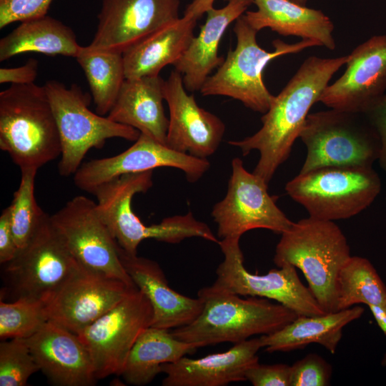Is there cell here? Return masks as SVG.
Masks as SVG:
<instances>
[{
    "mask_svg": "<svg viewBox=\"0 0 386 386\" xmlns=\"http://www.w3.org/2000/svg\"><path fill=\"white\" fill-rule=\"evenodd\" d=\"M290 1L302 6H306L307 2L308 1V0H290Z\"/></svg>",
    "mask_w": 386,
    "mask_h": 386,
    "instance_id": "obj_43",
    "label": "cell"
},
{
    "mask_svg": "<svg viewBox=\"0 0 386 386\" xmlns=\"http://www.w3.org/2000/svg\"><path fill=\"white\" fill-rule=\"evenodd\" d=\"M182 75L172 70L164 83L169 110L166 145L181 153L207 159L218 149L225 131L223 122L200 107L187 93Z\"/></svg>",
    "mask_w": 386,
    "mask_h": 386,
    "instance_id": "obj_19",
    "label": "cell"
},
{
    "mask_svg": "<svg viewBox=\"0 0 386 386\" xmlns=\"http://www.w3.org/2000/svg\"><path fill=\"white\" fill-rule=\"evenodd\" d=\"M165 167L183 171L188 182H195L208 171L210 163L207 159L177 152L140 133L134 144L123 152L81 164L74 174V182L77 188L94 194L102 184L122 175Z\"/></svg>",
    "mask_w": 386,
    "mask_h": 386,
    "instance_id": "obj_16",
    "label": "cell"
},
{
    "mask_svg": "<svg viewBox=\"0 0 386 386\" xmlns=\"http://www.w3.org/2000/svg\"><path fill=\"white\" fill-rule=\"evenodd\" d=\"M267 185L262 178L249 172L239 158L232 159L227 194L212 211L219 238L240 239L254 229L281 234L292 226L294 222L269 194Z\"/></svg>",
    "mask_w": 386,
    "mask_h": 386,
    "instance_id": "obj_14",
    "label": "cell"
},
{
    "mask_svg": "<svg viewBox=\"0 0 386 386\" xmlns=\"http://www.w3.org/2000/svg\"><path fill=\"white\" fill-rule=\"evenodd\" d=\"M198 348L176 338L168 329L149 326L134 342L120 375L129 385H147L162 372L164 364L176 362Z\"/></svg>",
    "mask_w": 386,
    "mask_h": 386,
    "instance_id": "obj_28",
    "label": "cell"
},
{
    "mask_svg": "<svg viewBox=\"0 0 386 386\" xmlns=\"http://www.w3.org/2000/svg\"><path fill=\"white\" fill-rule=\"evenodd\" d=\"M53 0H0V29L47 15Z\"/></svg>",
    "mask_w": 386,
    "mask_h": 386,
    "instance_id": "obj_36",
    "label": "cell"
},
{
    "mask_svg": "<svg viewBox=\"0 0 386 386\" xmlns=\"http://www.w3.org/2000/svg\"><path fill=\"white\" fill-rule=\"evenodd\" d=\"M45 214L36 232L5 264L6 277L14 298L45 300L73 272L78 264Z\"/></svg>",
    "mask_w": 386,
    "mask_h": 386,
    "instance_id": "obj_12",
    "label": "cell"
},
{
    "mask_svg": "<svg viewBox=\"0 0 386 386\" xmlns=\"http://www.w3.org/2000/svg\"><path fill=\"white\" fill-rule=\"evenodd\" d=\"M39 370L57 386L96 384L90 354L79 336L49 320L24 339Z\"/></svg>",
    "mask_w": 386,
    "mask_h": 386,
    "instance_id": "obj_20",
    "label": "cell"
},
{
    "mask_svg": "<svg viewBox=\"0 0 386 386\" xmlns=\"http://www.w3.org/2000/svg\"><path fill=\"white\" fill-rule=\"evenodd\" d=\"M135 288L78 263L44 300L49 320L78 335Z\"/></svg>",
    "mask_w": 386,
    "mask_h": 386,
    "instance_id": "obj_15",
    "label": "cell"
},
{
    "mask_svg": "<svg viewBox=\"0 0 386 386\" xmlns=\"http://www.w3.org/2000/svg\"><path fill=\"white\" fill-rule=\"evenodd\" d=\"M245 377L254 386H290V365L257 362L247 370Z\"/></svg>",
    "mask_w": 386,
    "mask_h": 386,
    "instance_id": "obj_37",
    "label": "cell"
},
{
    "mask_svg": "<svg viewBox=\"0 0 386 386\" xmlns=\"http://www.w3.org/2000/svg\"><path fill=\"white\" fill-rule=\"evenodd\" d=\"M350 257L347 238L333 221L309 217L281 234L273 260L277 267L300 269L318 303L331 313L336 312L339 272Z\"/></svg>",
    "mask_w": 386,
    "mask_h": 386,
    "instance_id": "obj_5",
    "label": "cell"
},
{
    "mask_svg": "<svg viewBox=\"0 0 386 386\" xmlns=\"http://www.w3.org/2000/svg\"><path fill=\"white\" fill-rule=\"evenodd\" d=\"M164 83L159 75L126 79L107 117L166 145L169 119L162 104Z\"/></svg>",
    "mask_w": 386,
    "mask_h": 386,
    "instance_id": "obj_24",
    "label": "cell"
},
{
    "mask_svg": "<svg viewBox=\"0 0 386 386\" xmlns=\"http://www.w3.org/2000/svg\"><path fill=\"white\" fill-rule=\"evenodd\" d=\"M119 254L135 286L149 300L153 310L151 326L175 329L190 324L202 312L204 303L174 290L159 264L150 259L127 253L119 245Z\"/></svg>",
    "mask_w": 386,
    "mask_h": 386,
    "instance_id": "obj_21",
    "label": "cell"
},
{
    "mask_svg": "<svg viewBox=\"0 0 386 386\" xmlns=\"http://www.w3.org/2000/svg\"><path fill=\"white\" fill-rule=\"evenodd\" d=\"M382 188L372 166L325 167L299 173L285 185L287 194L309 217L327 221L348 219L375 201Z\"/></svg>",
    "mask_w": 386,
    "mask_h": 386,
    "instance_id": "obj_7",
    "label": "cell"
},
{
    "mask_svg": "<svg viewBox=\"0 0 386 386\" xmlns=\"http://www.w3.org/2000/svg\"><path fill=\"white\" fill-rule=\"evenodd\" d=\"M180 0H103L89 46L123 53L127 49L179 18Z\"/></svg>",
    "mask_w": 386,
    "mask_h": 386,
    "instance_id": "obj_18",
    "label": "cell"
},
{
    "mask_svg": "<svg viewBox=\"0 0 386 386\" xmlns=\"http://www.w3.org/2000/svg\"><path fill=\"white\" fill-rule=\"evenodd\" d=\"M16 244L11 227L10 207L5 208L0 216V262L6 264L18 254Z\"/></svg>",
    "mask_w": 386,
    "mask_h": 386,
    "instance_id": "obj_39",
    "label": "cell"
},
{
    "mask_svg": "<svg viewBox=\"0 0 386 386\" xmlns=\"http://www.w3.org/2000/svg\"><path fill=\"white\" fill-rule=\"evenodd\" d=\"M215 0H192L184 13V16L198 20L204 14L214 7Z\"/></svg>",
    "mask_w": 386,
    "mask_h": 386,
    "instance_id": "obj_41",
    "label": "cell"
},
{
    "mask_svg": "<svg viewBox=\"0 0 386 386\" xmlns=\"http://www.w3.org/2000/svg\"><path fill=\"white\" fill-rule=\"evenodd\" d=\"M360 306L319 316H297L288 325L269 335H261L265 352H290L317 343L335 354L343 328L364 313Z\"/></svg>",
    "mask_w": 386,
    "mask_h": 386,
    "instance_id": "obj_27",
    "label": "cell"
},
{
    "mask_svg": "<svg viewBox=\"0 0 386 386\" xmlns=\"http://www.w3.org/2000/svg\"><path fill=\"white\" fill-rule=\"evenodd\" d=\"M357 304L386 306V286L367 259L351 256L337 277L336 312Z\"/></svg>",
    "mask_w": 386,
    "mask_h": 386,
    "instance_id": "obj_31",
    "label": "cell"
},
{
    "mask_svg": "<svg viewBox=\"0 0 386 386\" xmlns=\"http://www.w3.org/2000/svg\"><path fill=\"white\" fill-rule=\"evenodd\" d=\"M307 154L300 173L325 167L372 166L379 136L362 113L330 109L307 115L300 134Z\"/></svg>",
    "mask_w": 386,
    "mask_h": 386,
    "instance_id": "obj_8",
    "label": "cell"
},
{
    "mask_svg": "<svg viewBox=\"0 0 386 386\" xmlns=\"http://www.w3.org/2000/svg\"><path fill=\"white\" fill-rule=\"evenodd\" d=\"M332 366L320 355L310 353L290 365V386H327Z\"/></svg>",
    "mask_w": 386,
    "mask_h": 386,
    "instance_id": "obj_35",
    "label": "cell"
},
{
    "mask_svg": "<svg viewBox=\"0 0 386 386\" xmlns=\"http://www.w3.org/2000/svg\"><path fill=\"white\" fill-rule=\"evenodd\" d=\"M256 11H247L244 16L254 29L269 28L288 36L310 39L330 50L336 47L332 35L334 24L321 10L297 4L290 0H253Z\"/></svg>",
    "mask_w": 386,
    "mask_h": 386,
    "instance_id": "obj_25",
    "label": "cell"
},
{
    "mask_svg": "<svg viewBox=\"0 0 386 386\" xmlns=\"http://www.w3.org/2000/svg\"><path fill=\"white\" fill-rule=\"evenodd\" d=\"M347 59L348 55L307 58L282 90L274 96L261 118L262 127L244 139L228 142L239 147L243 156L252 150L259 152V159L253 173L266 183L290 157L310 108L318 102L332 76Z\"/></svg>",
    "mask_w": 386,
    "mask_h": 386,
    "instance_id": "obj_1",
    "label": "cell"
},
{
    "mask_svg": "<svg viewBox=\"0 0 386 386\" xmlns=\"http://www.w3.org/2000/svg\"><path fill=\"white\" fill-rule=\"evenodd\" d=\"M382 365L383 366H385V365H386V353H385L384 357H383L382 360Z\"/></svg>",
    "mask_w": 386,
    "mask_h": 386,
    "instance_id": "obj_44",
    "label": "cell"
},
{
    "mask_svg": "<svg viewBox=\"0 0 386 386\" xmlns=\"http://www.w3.org/2000/svg\"><path fill=\"white\" fill-rule=\"evenodd\" d=\"M204 303L200 315L190 324L174 329L177 339L199 347L223 342H241L254 335L282 329L297 315L269 299L214 292L203 287L197 293Z\"/></svg>",
    "mask_w": 386,
    "mask_h": 386,
    "instance_id": "obj_2",
    "label": "cell"
},
{
    "mask_svg": "<svg viewBox=\"0 0 386 386\" xmlns=\"http://www.w3.org/2000/svg\"><path fill=\"white\" fill-rule=\"evenodd\" d=\"M368 307L372 312L377 325L386 335V306L380 305H370Z\"/></svg>",
    "mask_w": 386,
    "mask_h": 386,
    "instance_id": "obj_42",
    "label": "cell"
},
{
    "mask_svg": "<svg viewBox=\"0 0 386 386\" xmlns=\"http://www.w3.org/2000/svg\"><path fill=\"white\" fill-rule=\"evenodd\" d=\"M49 320L43 300L21 297L0 302V337L27 338Z\"/></svg>",
    "mask_w": 386,
    "mask_h": 386,
    "instance_id": "obj_33",
    "label": "cell"
},
{
    "mask_svg": "<svg viewBox=\"0 0 386 386\" xmlns=\"http://www.w3.org/2000/svg\"><path fill=\"white\" fill-rule=\"evenodd\" d=\"M153 170L122 175L98 187L94 192L98 212L118 244L127 253L137 254L145 239L177 244L187 238L200 237L219 244L209 226L189 212L164 218L159 224L146 225L132 209L133 197L147 192L153 185Z\"/></svg>",
    "mask_w": 386,
    "mask_h": 386,
    "instance_id": "obj_4",
    "label": "cell"
},
{
    "mask_svg": "<svg viewBox=\"0 0 386 386\" xmlns=\"http://www.w3.org/2000/svg\"><path fill=\"white\" fill-rule=\"evenodd\" d=\"M81 46L74 31L48 15L21 21L0 40V61L25 52L76 57Z\"/></svg>",
    "mask_w": 386,
    "mask_h": 386,
    "instance_id": "obj_29",
    "label": "cell"
},
{
    "mask_svg": "<svg viewBox=\"0 0 386 386\" xmlns=\"http://www.w3.org/2000/svg\"><path fill=\"white\" fill-rule=\"evenodd\" d=\"M37 170H21V181L10 207L13 234L19 249L24 247L38 228L45 212L34 197V179Z\"/></svg>",
    "mask_w": 386,
    "mask_h": 386,
    "instance_id": "obj_32",
    "label": "cell"
},
{
    "mask_svg": "<svg viewBox=\"0 0 386 386\" xmlns=\"http://www.w3.org/2000/svg\"><path fill=\"white\" fill-rule=\"evenodd\" d=\"M38 74V61L29 59L21 66L0 69V83L27 84L34 83Z\"/></svg>",
    "mask_w": 386,
    "mask_h": 386,
    "instance_id": "obj_40",
    "label": "cell"
},
{
    "mask_svg": "<svg viewBox=\"0 0 386 386\" xmlns=\"http://www.w3.org/2000/svg\"><path fill=\"white\" fill-rule=\"evenodd\" d=\"M218 244L224 260L217 268V278L207 287L209 290L273 300L298 316L327 314L310 288L302 284L293 265L284 264L264 274H252L244 265L239 238L222 239Z\"/></svg>",
    "mask_w": 386,
    "mask_h": 386,
    "instance_id": "obj_10",
    "label": "cell"
},
{
    "mask_svg": "<svg viewBox=\"0 0 386 386\" xmlns=\"http://www.w3.org/2000/svg\"><path fill=\"white\" fill-rule=\"evenodd\" d=\"M152 305L137 287L77 335L88 350L96 378L120 375L139 335L151 326Z\"/></svg>",
    "mask_w": 386,
    "mask_h": 386,
    "instance_id": "obj_11",
    "label": "cell"
},
{
    "mask_svg": "<svg viewBox=\"0 0 386 386\" xmlns=\"http://www.w3.org/2000/svg\"><path fill=\"white\" fill-rule=\"evenodd\" d=\"M252 4L253 0H227L224 6L207 11V19L199 34L194 36L174 65L182 75L187 91H200L212 71L223 62L224 58L218 55L222 38L228 26L244 14Z\"/></svg>",
    "mask_w": 386,
    "mask_h": 386,
    "instance_id": "obj_23",
    "label": "cell"
},
{
    "mask_svg": "<svg viewBox=\"0 0 386 386\" xmlns=\"http://www.w3.org/2000/svg\"><path fill=\"white\" fill-rule=\"evenodd\" d=\"M260 337L234 344L227 351L192 359L182 357L164 364L163 386H225L246 380V372L259 362Z\"/></svg>",
    "mask_w": 386,
    "mask_h": 386,
    "instance_id": "obj_22",
    "label": "cell"
},
{
    "mask_svg": "<svg viewBox=\"0 0 386 386\" xmlns=\"http://www.w3.org/2000/svg\"><path fill=\"white\" fill-rule=\"evenodd\" d=\"M75 58L87 79L96 113L109 114L126 79L122 53L86 46Z\"/></svg>",
    "mask_w": 386,
    "mask_h": 386,
    "instance_id": "obj_30",
    "label": "cell"
},
{
    "mask_svg": "<svg viewBox=\"0 0 386 386\" xmlns=\"http://www.w3.org/2000/svg\"><path fill=\"white\" fill-rule=\"evenodd\" d=\"M344 74L322 92L330 109L365 113L386 91V35H376L348 54Z\"/></svg>",
    "mask_w": 386,
    "mask_h": 386,
    "instance_id": "obj_17",
    "label": "cell"
},
{
    "mask_svg": "<svg viewBox=\"0 0 386 386\" xmlns=\"http://www.w3.org/2000/svg\"><path fill=\"white\" fill-rule=\"evenodd\" d=\"M197 20L185 16L144 37L123 53L126 79L159 75L182 56L194 37Z\"/></svg>",
    "mask_w": 386,
    "mask_h": 386,
    "instance_id": "obj_26",
    "label": "cell"
},
{
    "mask_svg": "<svg viewBox=\"0 0 386 386\" xmlns=\"http://www.w3.org/2000/svg\"><path fill=\"white\" fill-rule=\"evenodd\" d=\"M39 367L24 338L0 343V386H24Z\"/></svg>",
    "mask_w": 386,
    "mask_h": 386,
    "instance_id": "obj_34",
    "label": "cell"
},
{
    "mask_svg": "<svg viewBox=\"0 0 386 386\" xmlns=\"http://www.w3.org/2000/svg\"><path fill=\"white\" fill-rule=\"evenodd\" d=\"M0 149L20 170L61 155L56 122L44 86L11 84L0 92Z\"/></svg>",
    "mask_w": 386,
    "mask_h": 386,
    "instance_id": "obj_3",
    "label": "cell"
},
{
    "mask_svg": "<svg viewBox=\"0 0 386 386\" xmlns=\"http://www.w3.org/2000/svg\"><path fill=\"white\" fill-rule=\"evenodd\" d=\"M56 122L61 142L59 173L62 177L74 174L85 155L92 148H102L111 138L135 142L140 132L115 122L107 117L92 112L91 97L76 84L67 88L51 80L44 85Z\"/></svg>",
    "mask_w": 386,
    "mask_h": 386,
    "instance_id": "obj_9",
    "label": "cell"
},
{
    "mask_svg": "<svg viewBox=\"0 0 386 386\" xmlns=\"http://www.w3.org/2000/svg\"><path fill=\"white\" fill-rule=\"evenodd\" d=\"M74 258L84 267L135 286L119 254V244L100 217L96 203L79 195L50 216Z\"/></svg>",
    "mask_w": 386,
    "mask_h": 386,
    "instance_id": "obj_13",
    "label": "cell"
},
{
    "mask_svg": "<svg viewBox=\"0 0 386 386\" xmlns=\"http://www.w3.org/2000/svg\"><path fill=\"white\" fill-rule=\"evenodd\" d=\"M237 44L229 50L217 71L208 76L200 92L203 96H225L241 102L247 108L264 114L274 97L263 81L265 66L276 57L295 54L308 47L320 46L310 39L287 44L280 39L272 42V51H267L257 41V31L247 22L244 14L233 29Z\"/></svg>",
    "mask_w": 386,
    "mask_h": 386,
    "instance_id": "obj_6",
    "label": "cell"
},
{
    "mask_svg": "<svg viewBox=\"0 0 386 386\" xmlns=\"http://www.w3.org/2000/svg\"><path fill=\"white\" fill-rule=\"evenodd\" d=\"M363 114L379 136L381 148L378 162L386 173V93Z\"/></svg>",
    "mask_w": 386,
    "mask_h": 386,
    "instance_id": "obj_38",
    "label": "cell"
}]
</instances>
